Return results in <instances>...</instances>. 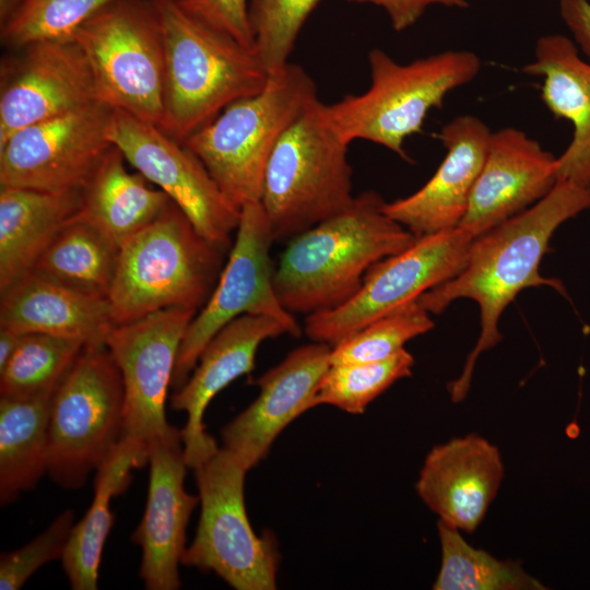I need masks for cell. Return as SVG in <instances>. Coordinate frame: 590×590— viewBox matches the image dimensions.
<instances>
[{
  "mask_svg": "<svg viewBox=\"0 0 590 590\" xmlns=\"http://www.w3.org/2000/svg\"><path fill=\"white\" fill-rule=\"evenodd\" d=\"M70 509L59 515L49 527L19 550L0 556V589L17 590L43 565L61 559L74 526Z\"/></svg>",
  "mask_w": 590,
  "mask_h": 590,
  "instance_id": "d590c367",
  "label": "cell"
},
{
  "mask_svg": "<svg viewBox=\"0 0 590 590\" xmlns=\"http://www.w3.org/2000/svg\"><path fill=\"white\" fill-rule=\"evenodd\" d=\"M120 245L78 213L58 232L30 272L79 293L107 298Z\"/></svg>",
  "mask_w": 590,
  "mask_h": 590,
  "instance_id": "83f0119b",
  "label": "cell"
},
{
  "mask_svg": "<svg viewBox=\"0 0 590 590\" xmlns=\"http://www.w3.org/2000/svg\"><path fill=\"white\" fill-rule=\"evenodd\" d=\"M274 243L260 202L240 209L236 236L216 285L199 309L182 338L172 388H180L193 370L209 341L228 322L243 316H268L299 337L302 328L280 303L273 286L270 249Z\"/></svg>",
  "mask_w": 590,
  "mask_h": 590,
  "instance_id": "8fae6325",
  "label": "cell"
},
{
  "mask_svg": "<svg viewBox=\"0 0 590 590\" xmlns=\"http://www.w3.org/2000/svg\"><path fill=\"white\" fill-rule=\"evenodd\" d=\"M284 333L287 334L284 326L271 317L243 315L224 326L205 345L190 376L170 398L173 410L187 414L181 435L189 468L219 449L203 423L211 400L236 378L251 373L263 341Z\"/></svg>",
  "mask_w": 590,
  "mask_h": 590,
  "instance_id": "ffe728a7",
  "label": "cell"
},
{
  "mask_svg": "<svg viewBox=\"0 0 590 590\" xmlns=\"http://www.w3.org/2000/svg\"><path fill=\"white\" fill-rule=\"evenodd\" d=\"M149 463V445L123 436L96 469L94 497L85 516L73 526L62 560L73 590L97 589L103 548L114 523L111 499L132 481V470Z\"/></svg>",
  "mask_w": 590,
  "mask_h": 590,
  "instance_id": "484cf974",
  "label": "cell"
},
{
  "mask_svg": "<svg viewBox=\"0 0 590 590\" xmlns=\"http://www.w3.org/2000/svg\"><path fill=\"white\" fill-rule=\"evenodd\" d=\"M503 479L498 448L480 435L469 434L430 449L415 488L439 521L472 533L483 521Z\"/></svg>",
  "mask_w": 590,
  "mask_h": 590,
  "instance_id": "7402d4cb",
  "label": "cell"
},
{
  "mask_svg": "<svg viewBox=\"0 0 590 590\" xmlns=\"http://www.w3.org/2000/svg\"><path fill=\"white\" fill-rule=\"evenodd\" d=\"M92 68L98 101L158 127L164 114L163 30L152 0H113L72 36Z\"/></svg>",
  "mask_w": 590,
  "mask_h": 590,
  "instance_id": "9c48e42d",
  "label": "cell"
},
{
  "mask_svg": "<svg viewBox=\"0 0 590 590\" xmlns=\"http://www.w3.org/2000/svg\"><path fill=\"white\" fill-rule=\"evenodd\" d=\"M557 157L520 129L492 132L460 228L474 238L542 200L557 182Z\"/></svg>",
  "mask_w": 590,
  "mask_h": 590,
  "instance_id": "d6986e66",
  "label": "cell"
},
{
  "mask_svg": "<svg viewBox=\"0 0 590 590\" xmlns=\"http://www.w3.org/2000/svg\"><path fill=\"white\" fill-rule=\"evenodd\" d=\"M370 85L326 104V114L349 143L367 140L411 162L403 144L422 130L427 114L440 108L453 90L480 72V57L470 50H446L399 63L380 48L368 52Z\"/></svg>",
  "mask_w": 590,
  "mask_h": 590,
  "instance_id": "5b68a950",
  "label": "cell"
},
{
  "mask_svg": "<svg viewBox=\"0 0 590 590\" xmlns=\"http://www.w3.org/2000/svg\"><path fill=\"white\" fill-rule=\"evenodd\" d=\"M492 131L473 115L453 118L438 138L447 154L432 178L409 197L386 202L388 216L416 238L457 228L482 169Z\"/></svg>",
  "mask_w": 590,
  "mask_h": 590,
  "instance_id": "44dd1931",
  "label": "cell"
},
{
  "mask_svg": "<svg viewBox=\"0 0 590 590\" xmlns=\"http://www.w3.org/2000/svg\"><path fill=\"white\" fill-rule=\"evenodd\" d=\"M353 3H369L381 8L389 17L396 32H403L413 26L432 5L455 9L469 7L468 0H346Z\"/></svg>",
  "mask_w": 590,
  "mask_h": 590,
  "instance_id": "74e56055",
  "label": "cell"
},
{
  "mask_svg": "<svg viewBox=\"0 0 590 590\" xmlns=\"http://www.w3.org/2000/svg\"><path fill=\"white\" fill-rule=\"evenodd\" d=\"M589 209L590 187L557 180L534 205L475 238L463 269L420 296L417 303L429 314H440L458 298L473 299L480 307L479 340L448 386L452 402L467 397L477 357L500 342L499 318L522 290L546 285L565 293L560 281L541 275L540 264L554 232Z\"/></svg>",
  "mask_w": 590,
  "mask_h": 590,
  "instance_id": "6da1fadb",
  "label": "cell"
},
{
  "mask_svg": "<svg viewBox=\"0 0 590 590\" xmlns=\"http://www.w3.org/2000/svg\"><path fill=\"white\" fill-rule=\"evenodd\" d=\"M434 322L417 300L368 323L331 346L330 365L388 358L411 339L429 331Z\"/></svg>",
  "mask_w": 590,
  "mask_h": 590,
  "instance_id": "d6a6232c",
  "label": "cell"
},
{
  "mask_svg": "<svg viewBox=\"0 0 590 590\" xmlns=\"http://www.w3.org/2000/svg\"><path fill=\"white\" fill-rule=\"evenodd\" d=\"M149 489L143 517L132 534L142 550L139 576L148 590L181 586L179 564L186 550V528L200 503L185 489L186 470L181 429L174 426L149 442Z\"/></svg>",
  "mask_w": 590,
  "mask_h": 590,
  "instance_id": "e0dca14e",
  "label": "cell"
},
{
  "mask_svg": "<svg viewBox=\"0 0 590 590\" xmlns=\"http://www.w3.org/2000/svg\"><path fill=\"white\" fill-rule=\"evenodd\" d=\"M331 346L302 345L256 380L257 399L221 432L223 448L248 471L268 455L280 433L315 408L319 381L330 366Z\"/></svg>",
  "mask_w": 590,
  "mask_h": 590,
  "instance_id": "ac0fdd59",
  "label": "cell"
},
{
  "mask_svg": "<svg viewBox=\"0 0 590 590\" xmlns=\"http://www.w3.org/2000/svg\"><path fill=\"white\" fill-rule=\"evenodd\" d=\"M0 329L105 345L115 326L107 298L88 296L28 272L0 293Z\"/></svg>",
  "mask_w": 590,
  "mask_h": 590,
  "instance_id": "cb8c5ba5",
  "label": "cell"
},
{
  "mask_svg": "<svg viewBox=\"0 0 590 590\" xmlns=\"http://www.w3.org/2000/svg\"><path fill=\"white\" fill-rule=\"evenodd\" d=\"M164 38V114L160 128L184 143L226 106L255 95L270 73L253 49L190 13L179 0H152Z\"/></svg>",
  "mask_w": 590,
  "mask_h": 590,
  "instance_id": "3957f363",
  "label": "cell"
},
{
  "mask_svg": "<svg viewBox=\"0 0 590 590\" xmlns=\"http://www.w3.org/2000/svg\"><path fill=\"white\" fill-rule=\"evenodd\" d=\"M225 252L170 202L156 220L120 245L108 295L114 323L132 322L170 307L199 310L216 285Z\"/></svg>",
  "mask_w": 590,
  "mask_h": 590,
  "instance_id": "277c9868",
  "label": "cell"
},
{
  "mask_svg": "<svg viewBox=\"0 0 590 590\" xmlns=\"http://www.w3.org/2000/svg\"><path fill=\"white\" fill-rule=\"evenodd\" d=\"M441 550L435 590H541L542 582L519 562L503 560L470 545L461 531L438 521Z\"/></svg>",
  "mask_w": 590,
  "mask_h": 590,
  "instance_id": "f546056e",
  "label": "cell"
},
{
  "mask_svg": "<svg viewBox=\"0 0 590 590\" xmlns=\"http://www.w3.org/2000/svg\"><path fill=\"white\" fill-rule=\"evenodd\" d=\"M108 138L126 161L163 190L194 228L224 251L233 245L240 210L220 189L203 163L157 125L114 109Z\"/></svg>",
  "mask_w": 590,
  "mask_h": 590,
  "instance_id": "4fadbf2b",
  "label": "cell"
},
{
  "mask_svg": "<svg viewBox=\"0 0 590 590\" xmlns=\"http://www.w3.org/2000/svg\"><path fill=\"white\" fill-rule=\"evenodd\" d=\"M522 72L543 78V103L574 128L569 145L557 157V180L590 187V62L579 56L573 39L551 34L538 39L534 60Z\"/></svg>",
  "mask_w": 590,
  "mask_h": 590,
  "instance_id": "603a6c76",
  "label": "cell"
},
{
  "mask_svg": "<svg viewBox=\"0 0 590 590\" xmlns=\"http://www.w3.org/2000/svg\"><path fill=\"white\" fill-rule=\"evenodd\" d=\"M474 237L464 229L423 236L375 263L357 293L343 305L305 318V334L333 346L368 323L415 302L456 276L465 266Z\"/></svg>",
  "mask_w": 590,
  "mask_h": 590,
  "instance_id": "7c38bea8",
  "label": "cell"
},
{
  "mask_svg": "<svg viewBox=\"0 0 590 590\" xmlns=\"http://www.w3.org/2000/svg\"><path fill=\"white\" fill-rule=\"evenodd\" d=\"M321 0H249L253 49L269 73L283 68L307 17Z\"/></svg>",
  "mask_w": 590,
  "mask_h": 590,
  "instance_id": "e575fe53",
  "label": "cell"
},
{
  "mask_svg": "<svg viewBox=\"0 0 590 590\" xmlns=\"http://www.w3.org/2000/svg\"><path fill=\"white\" fill-rule=\"evenodd\" d=\"M82 188L44 191L0 186V293L27 274L79 212Z\"/></svg>",
  "mask_w": 590,
  "mask_h": 590,
  "instance_id": "d4e9b609",
  "label": "cell"
},
{
  "mask_svg": "<svg viewBox=\"0 0 590 590\" xmlns=\"http://www.w3.org/2000/svg\"><path fill=\"white\" fill-rule=\"evenodd\" d=\"M54 391L0 398V502L33 489L47 473L48 418Z\"/></svg>",
  "mask_w": 590,
  "mask_h": 590,
  "instance_id": "f1b7e54d",
  "label": "cell"
},
{
  "mask_svg": "<svg viewBox=\"0 0 590 590\" xmlns=\"http://www.w3.org/2000/svg\"><path fill=\"white\" fill-rule=\"evenodd\" d=\"M193 470L201 511L181 564L213 571L237 590L276 589L280 553L275 536L256 534L246 512L248 470L223 447Z\"/></svg>",
  "mask_w": 590,
  "mask_h": 590,
  "instance_id": "30bf717a",
  "label": "cell"
},
{
  "mask_svg": "<svg viewBox=\"0 0 590 590\" xmlns=\"http://www.w3.org/2000/svg\"><path fill=\"white\" fill-rule=\"evenodd\" d=\"M113 110L95 102L14 132L0 145V186L82 188L113 145Z\"/></svg>",
  "mask_w": 590,
  "mask_h": 590,
  "instance_id": "5bb4252c",
  "label": "cell"
},
{
  "mask_svg": "<svg viewBox=\"0 0 590 590\" xmlns=\"http://www.w3.org/2000/svg\"><path fill=\"white\" fill-rule=\"evenodd\" d=\"M385 203L374 190L361 192L340 214L287 240L273 286L288 312L308 316L343 305L375 263L416 240L386 214Z\"/></svg>",
  "mask_w": 590,
  "mask_h": 590,
  "instance_id": "7a4b0ae2",
  "label": "cell"
},
{
  "mask_svg": "<svg viewBox=\"0 0 590 590\" xmlns=\"http://www.w3.org/2000/svg\"><path fill=\"white\" fill-rule=\"evenodd\" d=\"M12 51L0 67V145L22 128L99 102L87 57L73 37Z\"/></svg>",
  "mask_w": 590,
  "mask_h": 590,
  "instance_id": "2e32d148",
  "label": "cell"
},
{
  "mask_svg": "<svg viewBox=\"0 0 590 590\" xmlns=\"http://www.w3.org/2000/svg\"><path fill=\"white\" fill-rule=\"evenodd\" d=\"M315 97L311 76L300 66L287 62L270 73L262 91L226 106L184 144L240 210L245 204L260 202L275 144Z\"/></svg>",
  "mask_w": 590,
  "mask_h": 590,
  "instance_id": "52a82bcc",
  "label": "cell"
},
{
  "mask_svg": "<svg viewBox=\"0 0 590 590\" xmlns=\"http://www.w3.org/2000/svg\"><path fill=\"white\" fill-rule=\"evenodd\" d=\"M197 312L170 307L109 330L105 345L123 382L125 436L149 445L172 428L166 397L182 338Z\"/></svg>",
  "mask_w": 590,
  "mask_h": 590,
  "instance_id": "9a60e30c",
  "label": "cell"
},
{
  "mask_svg": "<svg viewBox=\"0 0 590 590\" xmlns=\"http://www.w3.org/2000/svg\"><path fill=\"white\" fill-rule=\"evenodd\" d=\"M559 15L590 61V0H558Z\"/></svg>",
  "mask_w": 590,
  "mask_h": 590,
  "instance_id": "f35d334b",
  "label": "cell"
},
{
  "mask_svg": "<svg viewBox=\"0 0 590 590\" xmlns=\"http://www.w3.org/2000/svg\"><path fill=\"white\" fill-rule=\"evenodd\" d=\"M349 145L318 96L284 131L269 158L260 200L274 243L290 240L352 204Z\"/></svg>",
  "mask_w": 590,
  "mask_h": 590,
  "instance_id": "8992f818",
  "label": "cell"
},
{
  "mask_svg": "<svg viewBox=\"0 0 590 590\" xmlns=\"http://www.w3.org/2000/svg\"><path fill=\"white\" fill-rule=\"evenodd\" d=\"M413 366L414 357L405 349L380 361L332 364L319 381L315 406L329 404L362 414L391 385L411 376Z\"/></svg>",
  "mask_w": 590,
  "mask_h": 590,
  "instance_id": "1f68e13d",
  "label": "cell"
},
{
  "mask_svg": "<svg viewBox=\"0 0 590 590\" xmlns=\"http://www.w3.org/2000/svg\"><path fill=\"white\" fill-rule=\"evenodd\" d=\"M114 144L82 187L78 214L94 223L119 245L156 220L172 202L138 173H129Z\"/></svg>",
  "mask_w": 590,
  "mask_h": 590,
  "instance_id": "4316f807",
  "label": "cell"
},
{
  "mask_svg": "<svg viewBox=\"0 0 590 590\" xmlns=\"http://www.w3.org/2000/svg\"><path fill=\"white\" fill-rule=\"evenodd\" d=\"M113 0H28L0 28L3 46L11 50L27 44L72 37L76 30Z\"/></svg>",
  "mask_w": 590,
  "mask_h": 590,
  "instance_id": "836d02e7",
  "label": "cell"
},
{
  "mask_svg": "<svg viewBox=\"0 0 590 590\" xmlns=\"http://www.w3.org/2000/svg\"><path fill=\"white\" fill-rule=\"evenodd\" d=\"M21 335L9 330L0 329V371L14 354Z\"/></svg>",
  "mask_w": 590,
  "mask_h": 590,
  "instance_id": "ab89813d",
  "label": "cell"
},
{
  "mask_svg": "<svg viewBox=\"0 0 590 590\" xmlns=\"http://www.w3.org/2000/svg\"><path fill=\"white\" fill-rule=\"evenodd\" d=\"M193 15L253 49L249 0H179ZM255 50V49H253Z\"/></svg>",
  "mask_w": 590,
  "mask_h": 590,
  "instance_id": "8d00e7d4",
  "label": "cell"
},
{
  "mask_svg": "<svg viewBox=\"0 0 590 590\" xmlns=\"http://www.w3.org/2000/svg\"><path fill=\"white\" fill-rule=\"evenodd\" d=\"M123 382L106 345H85L52 392L47 473L60 486L84 485L125 436Z\"/></svg>",
  "mask_w": 590,
  "mask_h": 590,
  "instance_id": "ba28073f",
  "label": "cell"
},
{
  "mask_svg": "<svg viewBox=\"0 0 590 590\" xmlns=\"http://www.w3.org/2000/svg\"><path fill=\"white\" fill-rule=\"evenodd\" d=\"M84 346L76 339L22 334L14 354L0 371V397L21 398L54 391Z\"/></svg>",
  "mask_w": 590,
  "mask_h": 590,
  "instance_id": "4dcf8cb0",
  "label": "cell"
},
{
  "mask_svg": "<svg viewBox=\"0 0 590 590\" xmlns=\"http://www.w3.org/2000/svg\"><path fill=\"white\" fill-rule=\"evenodd\" d=\"M28 0H0V28L3 27Z\"/></svg>",
  "mask_w": 590,
  "mask_h": 590,
  "instance_id": "60d3db41",
  "label": "cell"
}]
</instances>
